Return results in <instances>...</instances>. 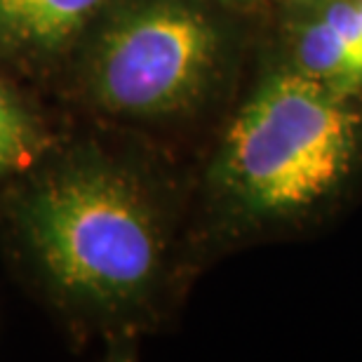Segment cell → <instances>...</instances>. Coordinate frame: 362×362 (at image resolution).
I'll use <instances>...</instances> for the list:
<instances>
[{
	"mask_svg": "<svg viewBox=\"0 0 362 362\" xmlns=\"http://www.w3.org/2000/svg\"><path fill=\"white\" fill-rule=\"evenodd\" d=\"M362 92L292 66L257 85L230 120L214 184L255 228H301L322 219L360 184Z\"/></svg>",
	"mask_w": 362,
	"mask_h": 362,
	"instance_id": "6da1fadb",
	"label": "cell"
},
{
	"mask_svg": "<svg viewBox=\"0 0 362 362\" xmlns=\"http://www.w3.org/2000/svg\"><path fill=\"white\" fill-rule=\"evenodd\" d=\"M35 255L66 292L104 306L148 292L163 262V230L148 195L113 168H81L28 200Z\"/></svg>",
	"mask_w": 362,
	"mask_h": 362,
	"instance_id": "7a4b0ae2",
	"label": "cell"
},
{
	"mask_svg": "<svg viewBox=\"0 0 362 362\" xmlns=\"http://www.w3.org/2000/svg\"><path fill=\"white\" fill-rule=\"evenodd\" d=\"M221 64V31L195 0H136L104 31L94 88L111 111L168 115L191 108Z\"/></svg>",
	"mask_w": 362,
	"mask_h": 362,
	"instance_id": "3957f363",
	"label": "cell"
},
{
	"mask_svg": "<svg viewBox=\"0 0 362 362\" xmlns=\"http://www.w3.org/2000/svg\"><path fill=\"white\" fill-rule=\"evenodd\" d=\"M301 7L289 26L287 66L334 88L362 92L360 0H322Z\"/></svg>",
	"mask_w": 362,
	"mask_h": 362,
	"instance_id": "277c9868",
	"label": "cell"
},
{
	"mask_svg": "<svg viewBox=\"0 0 362 362\" xmlns=\"http://www.w3.org/2000/svg\"><path fill=\"white\" fill-rule=\"evenodd\" d=\"M104 0H0V26L14 38L54 45L88 21Z\"/></svg>",
	"mask_w": 362,
	"mask_h": 362,
	"instance_id": "5b68a950",
	"label": "cell"
},
{
	"mask_svg": "<svg viewBox=\"0 0 362 362\" xmlns=\"http://www.w3.org/2000/svg\"><path fill=\"white\" fill-rule=\"evenodd\" d=\"M33 151L35 136L24 111L10 90L0 85V175L24 168L31 160Z\"/></svg>",
	"mask_w": 362,
	"mask_h": 362,
	"instance_id": "8992f818",
	"label": "cell"
},
{
	"mask_svg": "<svg viewBox=\"0 0 362 362\" xmlns=\"http://www.w3.org/2000/svg\"><path fill=\"white\" fill-rule=\"evenodd\" d=\"M299 5H310V3H322V0H296Z\"/></svg>",
	"mask_w": 362,
	"mask_h": 362,
	"instance_id": "52a82bcc",
	"label": "cell"
},
{
	"mask_svg": "<svg viewBox=\"0 0 362 362\" xmlns=\"http://www.w3.org/2000/svg\"><path fill=\"white\" fill-rule=\"evenodd\" d=\"M360 12H362V0H360Z\"/></svg>",
	"mask_w": 362,
	"mask_h": 362,
	"instance_id": "ba28073f",
	"label": "cell"
}]
</instances>
